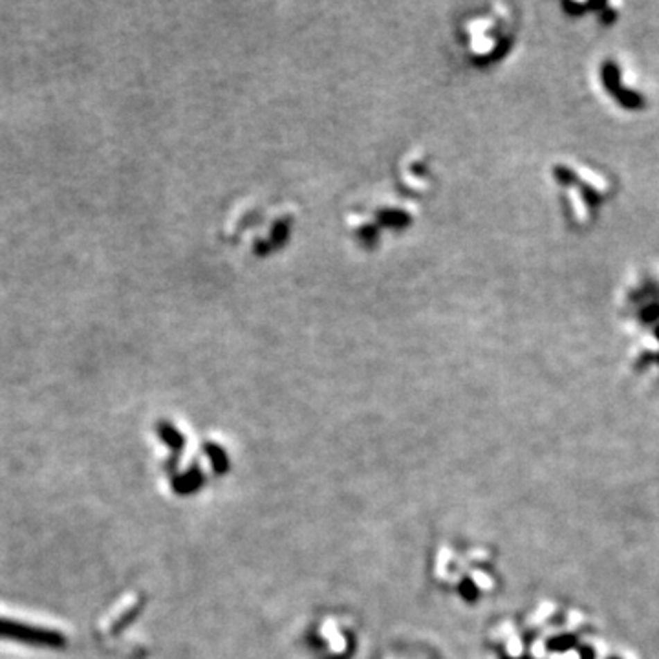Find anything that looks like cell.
I'll return each mask as SVG.
<instances>
[{"label":"cell","mask_w":659,"mask_h":659,"mask_svg":"<svg viewBox=\"0 0 659 659\" xmlns=\"http://www.w3.org/2000/svg\"><path fill=\"white\" fill-rule=\"evenodd\" d=\"M610 659H619V658H610Z\"/></svg>","instance_id":"obj_1"}]
</instances>
